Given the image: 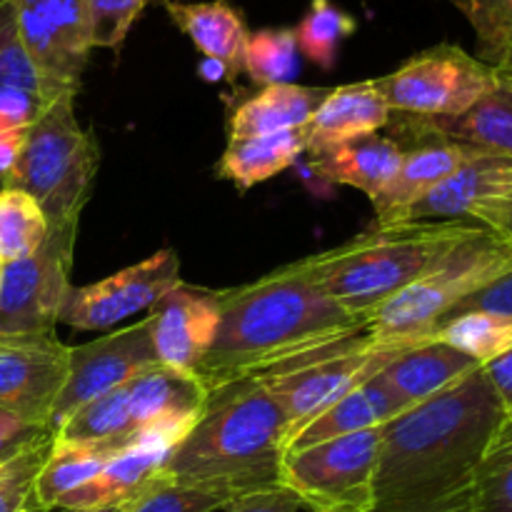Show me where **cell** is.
<instances>
[{"mask_svg": "<svg viewBox=\"0 0 512 512\" xmlns=\"http://www.w3.org/2000/svg\"><path fill=\"white\" fill-rule=\"evenodd\" d=\"M403 158L405 148L398 140L373 133L315 155L310 158V170L328 183L360 190L373 203L395 178Z\"/></svg>", "mask_w": 512, "mask_h": 512, "instance_id": "603a6c76", "label": "cell"}, {"mask_svg": "<svg viewBox=\"0 0 512 512\" xmlns=\"http://www.w3.org/2000/svg\"><path fill=\"white\" fill-rule=\"evenodd\" d=\"M298 40L293 28H263L250 33L243 73L260 88L293 83L300 70Z\"/></svg>", "mask_w": 512, "mask_h": 512, "instance_id": "836d02e7", "label": "cell"}, {"mask_svg": "<svg viewBox=\"0 0 512 512\" xmlns=\"http://www.w3.org/2000/svg\"><path fill=\"white\" fill-rule=\"evenodd\" d=\"M43 105L38 70L20 38L13 8L0 0V120L28 130Z\"/></svg>", "mask_w": 512, "mask_h": 512, "instance_id": "4316f807", "label": "cell"}, {"mask_svg": "<svg viewBox=\"0 0 512 512\" xmlns=\"http://www.w3.org/2000/svg\"><path fill=\"white\" fill-rule=\"evenodd\" d=\"M40 433H45V430L33 428V425L23 423V420H18L15 415L0 410V460L18 453L20 448H25V445L33 438H38Z\"/></svg>", "mask_w": 512, "mask_h": 512, "instance_id": "b9f144b4", "label": "cell"}, {"mask_svg": "<svg viewBox=\"0 0 512 512\" xmlns=\"http://www.w3.org/2000/svg\"><path fill=\"white\" fill-rule=\"evenodd\" d=\"M328 93L330 88H308L295 83L260 88V93L243 100L230 115V138H258V135L300 130Z\"/></svg>", "mask_w": 512, "mask_h": 512, "instance_id": "484cf974", "label": "cell"}, {"mask_svg": "<svg viewBox=\"0 0 512 512\" xmlns=\"http://www.w3.org/2000/svg\"><path fill=\"white\" fill-rule=\"evenodd\" d=\"M288 420L255 375L208 390L190 433L165 455L160 480L215 485L238 498L280 485Z\"/></svg>", "mask_w": 512, "mask_h": 512, "instance_id": "3957f363", "label": "cell"}, {"mask_svg": "<svg viewBox=\"0 0 512 512\" xmlns=\"http://www.w3.org/2000/svg\"><path fill=\"white\" fill-rule=\"evenodd\" d=\"M405 158L388 188L373 200L375 228H393L410 223L415 205L450 178L478 148L453 143V140L423 135L403 145Z\"/></svg>", "mask_w": 512, "mask_h": 512, "instance_id": "e0dca14e", "label": "cell"}, {"mask_svg": "<svg viewBox=\"0 0 512 512\" xmlns=\"http://www.w3.org/2000/svg\"><path fill=\"white\" fill-rule=\"evenodd\" d=\"M208 388L193 373L168 365H148L128 380L130 445H155L165 453L175 448L198 420Z\"/></svg>", "mask_w": 512, "mask_h": 512, "instance_id": "5bb4252c", "label": "cell"}, {"mask_svg": "<svg viewBox=\"0 0 512 512\" xmlns=\"http://www.w3.org/2000/svg\"><path fill=\"white\" fill-rule=\"evenodd\" d=\"M473 25L478 58L498 65L512 50V0H448Z\"/></svg>", "mask_w": 512, "mask_h": 512, "instance_id": "74e56055", "label": "cell"}, {"mask_svg": "<svg viewBox=\"0 0 512 512\" xmlns=\"http://www.w3.org/2000/svg\"><path fill=\"white\" fill-rule=\"evenodd\" d=\"M390 108L375 90L373 80L330 88L308 123L300 128L305 153L310 158L363 135L388 128Z\"/></svg>", "mask_w": 512, "mask_h": 512, "instance_id": "ffe728a7", "label": "cell"}, {"mask_svg": "<svg viewBox=\"0 0 512 512\" xmlns=\"http://www.w3.org/2000/svg\"><path fill=\"white\" fill-rule=\"evenodd\" d=\"M158 363L153 348V323L143 318L140 323L95 338L90 343L70 348L68 378L55 398L50 413V430L58 428L70 413L88 400L128 383L135 373Z\"/></svg>", "mask_w": 512, "mask_h": 512, "instance_id": "4fadbf2b", "label": "cell"}, {"mask_svg": "<svg viewBox=\"0 0 512 512\" xmlns=\"http://www.w3.org/2000/svg\"><path fill=\"white\" fill-rule=\"evenodd\" d=\"M373 85L390 113L458 118L498 88V73L460 45L440 43L415 53L393 73L373 78Z\"/></svg>", "mask_w": 512, "mask_h": 512, "instance_id": "ba28073f", "label": "cell"}, {"mask_svg": "<svg viewBox=\"0 0 512 512\" xmlns=\"http://www.w3.org/2000/svg\"><path fill=\"white\" fill-rule=\"evenodd\" d=\"M30 512H33V510H30Z\"/></svg>", "mask_w": 512, "mask_h": 512, "instance_id": "681fc988", "label": "cell"}, {"mask_svg": "<svg viewBox=\"0 0 512 512\" xmlns=\"http://www.w3.org/2000/svg\"><path fill=\"white\" fill-rule=\"evenodd\" d=\"M178 283H183L178 253L163 248L98 283L80 285V288L70 285L58 323L75 330L113 328L130 315L150 308L160 295H165Z\"/></svg>", "mask_w": 512, "mask_h": 512, "instance_id": "7c38bea8", "label": "cell"}, {"mask_svg": "<svg viewBox=\"0 0 512 512\" xmlns=\"http://www.w3.org/2000/svg\"><path fill=\"white\" fill-rule=\"evenodd\" d=\"M485 375H488L490 385L498 393L500 403H503L505 415H512V350L503 358H498L495 363L485 365Z\"/></svg>", "mask_w": 512, "mask_h": 512, "instance_id": "ee69618b", "label": "cell"}, {"mask_svg": "<svg viewBox=\"0 0 512 512\" xmlns=\"http://www.w3.org/2000/svg\"><path fill=\"white\" fill-rule=\"evenodd\" d=\"M495 73H498V83L508 85L512 88V50L508 55H505L503 60H500L498 65H495Z\"/></svg>", "mask_w": 512, "mask_h": 512, "instance_id": "bcb514c9", "label": "cell"}, {"mask_svg": "<svg viewBox=\"0 0 512 512\" xmlns=\"http://www.w3.org/2000/svg\"><path fill=\"white\" fill-rule=\"evenodd\" d=\"M118 450L115 445H93V443H73V440H60L53 435V445L40 468L33 485V510L48 512L70 493L88 483L93 475L103 470V465L113 458Z\"/></svg>", "mask_w": 512, "mask_h": 512, "instance_id": "f1b7e54d", "label": "cell"}, {"mask_svg": "<svg viewBox=\"0 0 512 512\" xmlns=\"http://www.w3.org/2000/svg\"><path fill=\"white\" fill-rule=\"evenodd\" d=\"M433 338L453 345L485 368L512 350V318L498 313H463L445 320Z\"/></svg>", "mask_w": 512, "mask_h": 512, "instance_id": "4dcf8cb0", "label": "cell"}, {"mask_svg": "<svg viewBox=\"0 0 512 512\" xmlns=\"http://www.w3.org/2000/svg\"><path fill=\"white\" fill-rule=\"evenodd\" d=\"M53 435L60 440H73V443L128 448L130 435H133L128 410V383L80 405L53 430Z\"/></svg>", "mask_w": 512, "mask_h": 512, "instance_id": "f546056e", "label": "cell"}, {"mask_svg": "<svg viewBox=\"0 0 512 512\" xmlns=\"http://www.w3.org/2000/svg\"><path fill=\"white\" fill-rule=\"evenodd\" d=\"M405 348H378L368 323L340 338L303 350L288 360L270 365L255 378L263 380L268 393L288 420V443L315 415L373 378ZM288 450V445H285Z\"/></svg>", "mask_w": 512, "mask_h": 512, "instance_id": "52a82bcc", "label": "cell"}, {"mask_svg": "<svg viewBox=\"0 0 512 512\" xmlns=\"http://www.w3.org/2000/svg\"><path fill=\"white\" fill-rule=\"evenodd\" d=\"M98 163V143L75 118V98L60 95L30 123L8 185L35 198L48 223H78Z\"/></svg>", "mask_w": 512, "mask_h": 512, "instance_id": "8992f818", "label": "cell"}, {"mask_svg": "<svg viewBox=\"0 0 512 512\" xmlns=\"http://www.w3.org/2000/svg\"><path fill=\"white\" fill-rule=\"evenodd\" d=\"M148 310L158 363L195 375L220 328L218 290L178 283Z\"/></svg>", "mask_w": 512, "mask_h": 512, "instance_id": "2e32d148", "label": "cell"}, {"mask_svg": "<svg viewBox=\"0 0 512 512\" xmlns=\"http://www.w3.org/2000/svg\"><path fill=\"white\" fill-rule=\"evenodd\" d=\"M48 512H125V505H120V508H103V510H48Z\"/></svg>", "mask_w": 512, "mask_h": 512, "instance_id": "7dc6e473", "label": "cell"}, {"mask_svg": "<svg viewBox=\"0 0 512 512\" xmlns=\"http://www.w3.org/2000/svg\"><path fill=\"white\" fill-rule=\"evenodd\" d=\"M390 138L400 145L423 135L453 140L470 148L512 158V88L498 83L493 93L458 118H413L390 113Z\"/></svg>", "mask_w": 512, "mask_h": 512, "instance_id": "d6986e66", "label": "cell"}, {"mask_svg": "<svg viewBox=\"0 0 512 512\" xmlns=\"http://www.w3.org/2000/svg\"><path fill=\"white\" fill-rule=\"evenodd\" d=\"M165 455L168 453L155 445H130L118 450L98 475L70 490L55 510H103L133 503L158 480Z\"/></svg>", "mask_w": 512, "mask_h": 512, "instance_id": "cb8c5ba5", "label": "cell"}, {"mask_svg": "<svg viewBox=\"0 0 512 512\" xmlns=\"http://www.w3.org/2000/svg\"><path fill=\"white\" fill-rule=\"evenodd\" d=\"M233 500H238V495L215 485H183L158 478L133 503L125 505V512H213L228 508Z\"/></svg>", "mask_w": 512, "mask_h": 512, "instance_id": "8d00e7d4", "label": "cell"}, {"mask_svg": "<svg viewBox=\"0 0 512 512\" xmlns=\"http://www.w3.org/2000/svg\"><path fill=\"white\" fill-rule=\"evenodd\" d=\"M225 512H308L305 510L303 500L295 493H290L283 485L275 488L255 490V493L243 495V498L233 500L225 508Z\"/></svg>", "mask_w": 512, "mask_h": 512, "instance_id": "60d3db41", "label": "cell"}, {"mask_svg": "<svg viewBox=\"0 0 512 512\" xmlns=\"http://www.w3.org/2000/svg\"><path fill=\"white\" fill-rule=\"evenodd\" d=\"M478 223H403L373 228L325 253L308 255L310 275L355 323H368L388 300L433 270Z\"/></svg>", "mask_w": 512, "mask_h": 512, "instance_id": "277c9868", "label": "cell"}, {"mask_svg": "<svg viewBox=\"0 0 512 512\" xmlns=\"http://www.w3.org/2000/svg\"><path fill=\"white\" fill-rule=\"evenodd\" d=\"M508 198H512V158L478 150L415 205L410 223H473L475 210Z\"/></svg>", "mask_w": 512, "mask_h": 512, "instance_id": "ac0fdd59", "label": "cell"}, {"mask_svg": "<svg viewBox=\"0 0 512 512\" xmlns=\"http://www.w3.org/2000/svg\"><path fill=\"white\" fill-rule=\"evenodd\" d=\"M380 433L383 425L290 450L280 465V485L308 512H370Z\"/></svg>", "mask_w": 512, "mask_h": 512, "instance_id": "9c48e42d", "label": "cell"}, {"mask_svg": "<svg viewBox=\"0 0 512 512\" xmlns=\"http://www.w3.org/2000/svg\"><path fill=\"white\" fill-rule=\"evenodd\" d=\"M408 410L410 408H405V405L390 393L388 385L380 380V375L375 373L373 378L363 380L358 388H353L348 395L335 400L330 408H325L323 413L315 415L303 430H298L295 438L288 443V450H285V453L310 448V445L325 443V440L343 438V435L380 428V425L400 418V415L408 413Z\"/></svg>", "mask_w": 512, "mask_h": 512, "instance_id": "d4e9b609", "label": "cell"}, {"mask_svg": "<svg viewBox=\"0 0 512 512\" xmlns=\"http://www.w3.org/2000/svg\"><path fill=\"white\" fill-rule=\"evenodd\" d=\"M303 155L305 145L300 130L258 135V138H228V148L215 173L218 178L238 185L240 190H250L288 170Z\"/></svg>", "mask_w": 512, "mask_h": 512, "instance_id": "83f0119b", "label": "cell"}, {"mask_svg": "<svg viewBox=\"0 0 512 512\" xmlns=\"http://www.w3.org/2000/svg\"><path fill=\"white\" fill-rule=\"evenodd\" d=\"M53 445V433L45 430L25 448L0 460V512L33 510V485Z\"/></svg>", "mask_w": 512, "mask_h": 512, "instance_id": "d590c367", "label": "cell"}, {"mask_svg": "<svg viewBox=\"0 0 512 512\" xmlns=\"http://www.w3.org/2000/svg\"><path fill=\"white\" fill-rule=\"evenodd\" d=\"M160 3L168 10L170 20L188 35L190 43L210 63L223 68L225 78L235 80L243 73L250 30L235 5H230L228 0H200V3L160 0Z\"/></svg>", "mask_w": 512, "mask_h": 512, "instance_id": "7402d4cb", "label": "cell"}, {"mask_svg": "<svg viewBox=\"0 0 512 512\" xmlns=\"http://www.w3.org/2000/svg\"><path fill=\"white\" fill-rule=\"evenodd\" d=\"M475 370H480V365L473 358L433 338L405 348L378 375L405 408H415Z\"/></svg>", "mask_w": 512, "mask_h": 512, "instance_id": "44dd1931", "label": "cell"}, {"mask_svg": "<svg viewBox=\"0 0 512 512\" xmlns=\"http://www.w3.org/2000/svg\"><path fill=\"white\" fill-rule=\"evenodd\" d=\"M512 270V238L480 228L368 320L378 348H413L480 288Z\"/></svg>", "mask_w": 512, "mask_h": 512, "instance_id": "5b68a950", "label": "cell"}, {"mask_svg": "<svg viewBox=\"0 0 512 512\" xmlns=\"http://www.w3.org/2000/svg\"><path fill=\"white\" fill-rule=\"evenodd\" d=\"M150 0H85L90 48L120 50Z\"/></svg>", "mask_w": 512, "mask_h": 512, "instance_id": "f35d334b", "label": "cell"}, {"mask_svg": "<svg viewBox=\"0 0 512 512\" xmlns=\"http://www.w3.org/2000/svg\"><path fill=\"white\" fill-rule=\"evenodd\" d=\"M0 270H3V263H0Z\"/></svg>", "mask_w": 512, "mask_h": 512, "instance_id": "c3c4849f", "label": "cell"}, {"mask_svg": "<svg viewBox=\"0 0 512 512\" xmlns=\"http://www.w3.org/2000/svg\"><path fill=\"white\" fill-rule=\"evenodd\" d=\"M78 223H50L43 243L0 270V340L53 338L70 290Z\"/></svg>", "mask_w": 512, "mask_h": 512, "instance_id": "30bf717a", "label": "cell"}, {"mask_svg": "<svg viewBox=\"0 0 512 512\" xmlns=\"http://www.w3.org/2000/svg\"><path fill=\"white\" fill-rule=\"evenodd\" d=\"M220 328L195 368L205 388L255 375L360 328L310 275L305 258L253 283L218 290Z\"/></svg>", "mask_w": 512, "mask_h": 512, "instance_id": "7a4b0ae2", "label": "cell"}, {"mask_svg": "<svg viewBox=\"0 0 512 512\" xmlns=\"http://www.w3.org/2000/svg\"><path fill=\"white\" fill-rule=\"evenodd\" d=\"M473 512H512V415H505L480 460Z\"/></svg>", "mask_w": 512, "mask_h": 512, "instance_id": "e575fe53", "label": "cell"}, {"mask_svg": "<svg viewBox=\"0 0 512 512\" xmlns=\"http://www.w3.org/2000/svg\"><path fill=\"white\" fill-rule=\"evenodd\" d=\"M470 220L478 225H483V228L495 230V233L512 238V198L500 200V203L488 205V208L475 210L473 218Z\"/></svg>", "mask_w": 512, "mask_h": 512, "instance_id": "f6af8a7d", "label": "cell"}, {"mask_svg": "<svg viewBox=\"0 0 512 512\" xmlns=\"http://www.w3.org/2000/svg\"><path fill=\"white\" fill-rule=\"evenodd\" d=\"M503 420L480 368L385 423L370 512H473L475 473Z\"/></svg>", "mask_w": 512, "mask_h": 512, "instance_id": "6da1fadb", "label": "cell"}, {"mask_svg": "<svg viewBox=\"0 0 512 512\" xmlns=\"http://www.w3.org/2000/svg\"><path fill=\"white\" fill-rule=\"evenodd\" d=\"M293 30L300 53L318 68L333 70L340 45L358 30V20L333 0H310L308 13Z\"/></svg>", "mask_w": 512, "mask_h": 512, "instance_id": "1f68e13d", "label": "cell"}, {"mask_svg": "<svg viewBox=\"0 0 512 512\" xmlns=\"http://www.w3.org/2000/svg\"><path fill=\"white\" fill-rule=\"evenodd\" d=\"M68 358L70 348L55 335L0 340V410L50 430L55 398L68 378Z\"/></svg>", "mask_w": 512, "mask_h": 512, "instance_id": "9a60e30c", "label": "cell"}, {"mask_svg": "<svg viewBox=\"0 0 512 512\" xmlns=\"http://www.w3.org/2000/svg\"><path fill=\"white\" fill-rule=\"evenodd\" d=\"M463 313H498V315H508V318H512V270H508L505 275H500V278H495L493 283L480 288L478 293H473L470 298H465L463 303H460L445 320L458 318V315Z\"/></svg>", "mask_w": 512, "mask_h": 512, "instance_id": "ab89813d", "label": "cell"}, {"mask_svg": "<svg viewBox=\"0 0 512 512\" xmlns=\"http://www.w3.org/2000/svg\"><path fill=\"white\" fill-rule=\"evenodd\" d=\"M48 218L25 190H0V263L28 258L48 235Z\"/></svg>", "mask_w": 512, "mask_h": 512, "instance_id": "d6a6232c", "label": "cell"}, {"mask_svg": "<svg viewBox=\"0 0 512 512\" xmlns=\"http://www.w3.org/2000/svg\"><path fill=\"white\" fill-rule=\"evenodd\" d=\"M25 133L28 130L13 128V125L0 120V190L8 188L10 173H13V165L18 160L20 148H23Z\"/></svg>", "mask_w": 512, "mask_h": 512, "instance_id": "7bdbcfd3", "label": "cell"}, {"mask_svg": "<svg viewBox=\"0 0 512 512\" xmlns=\"http://www.w3.org/2000/svg\"><path fill=\"white\" fill-rule=\"evenodd\" d=\"M43 100L78 95L90 58L85 0H8Z\"/></svg>", "mask_w": 512, "mask_h": 512, "instance_id": "8fae6325", "label": "cell"}]
</instances>
